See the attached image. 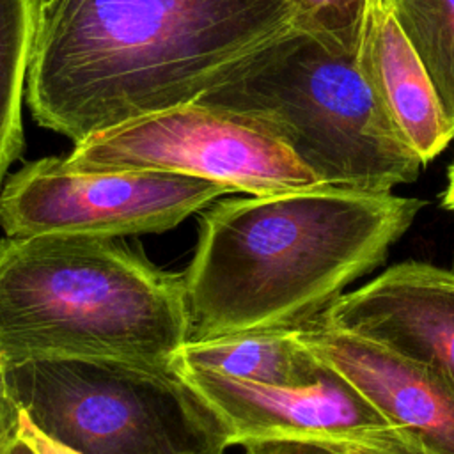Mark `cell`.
<instances>
[{
	"label": "cell",
	"instance_id": "obj_10",
	"mask_svg": "<svg viewBox=\"0 0 454 454\" xmlns=\"http://www.w3.org/2000/svg\"><path fill=\"white\" fill-rule=\"evenodd\" d=\"M317 319L427 364L454 383V270L422 261L388 266Z\"/></svg>",
	"mask_w": 454,
	"mask_h": 454
},
{
	"label": "cell",
	"instance_id": "obj_4",
	"mask_svg": "<svg viewBox=\"0 0 454 454\" xmlns=\"http://www.w3.org/2000/svg\"><path fill=\"white\" fill-rule=\"evenodd\" d=\"M197 103L262 126L323 184L392 192L415 181L422 167L355 57L296 27L238 60Z\"/></svg>",
	"mask_w": 454,
	"mask_h": 454
},
{
	"label": "cell",
	"instance_id": "obj_2",
	"mask_svg": "<svg viewBox=\"0 0 454 454\" xmlns=\"http://www.w3.org/2000/svg\"><path fill=\"white\" fill-rule=\"evenodd\" d=\"M424 206L330 184L213 204L183 273L190 340L314 321L387 259Z\"/></svg>",
	"mask_w": 454,
	"mask_h": 454
},
{
	"label": "cell",
	"instance_id": "obj_7",
	"mask_svg": "<svg viewBox=\"0 0 454 454\" xmlns=\"http://www.w3.org/2000/svg\"><path fill=\"white\" fill-rule=\"evenodd\" d=\"M227 184L158 170H74L60 156L25 163L0 190L5 236L154 234L179 225Z\"/></svg>",
	"mask_w": 454,
	"mask_h": 454
},
{
	"label": "cell",
	"instance_id": "obj_16",
	"mask_svg": "<svg viewBox=\"0 0 454 454\" xmlns=\"http://www.w3.org/2000/svg\"><path fill=\"white\" fill-rule=\"evenodd\" d=\"M328 447L339 454H427V450L403 429H395L392 433L364 442H349Z\"/></svg>",
	"mask_w": 454,
	"mask_h": 454
},
{
	"label": "cell",
	"instance_id": "obj_17",
	"mask_svg": "<svg viewBox=\"0 0 454 454\" xmlns=\"http://www.w3.org/2000/svg\"><path fill=\"white\" fill-rule=\"evenodd\" d=\"M23 411L9 387L7 372L0 367V452L20 438Z\"/></svg>",
	"mask_w": 454,
	"mask_h": 454
},
{
	"label": "cell",
	"instance_id": "obj_12",
	"mask_svg": "<svg viewBox=\"0 0 454 454\" xmlns=\"http://www.w3.org/2000/svg\"><path fill=\"white\" fill-rule=\"evenodd\" d=\"M176 367L211 371L227 378L298 387L319 380L325 369L291 330L245 332L207 340H188L174 355Z\"/></svg>",
	"mask_w": 454,
	"mask_h": 454
},
{
	"label": "cell",
	"instance_id": "obj_11",
	"mask_svg": "<svg viewBox=\"0 0 454 454\" xmlns=\"http://www.w3.org/2000/svg\"><path fill=\"white\" fill-rule=\"evenodd\" d=\"M355 62L380 108L422 165L447 149L454 124L387 0H369Z\"/></svg>",
	"mask_w": 454,
	"mask_h": 454
},
{
	"label": "cell",
	"instance_id": "obj_21",
	"mask_svg": "<svg viewBox=\"0 0 454 454\" xmlns=\"http://www.w3.org/2000/svg\"><path fill=\"white\" fill-rule=\"evenodd\" d=\"M442 206L454 213V161L450 163V167L447 170V184H445V190L442 195Z\"/></svg>",
	"mask_w": 454,
	"mask_h": 454
},
{
	"label": "cell",
	"instance_id": "obj_19",
	"mask_svg": "<svg viewBox=\"0 0 454 454\" xmlns=\"http://www.w3.org/2000/svg\"><path fill=\"white\" fill-rule=\"evenodd\" d=\"M20 436L35 450V454H76L74 450L53 442L46 434H43L23 413L21 419V427H20Z\"/></svg>",
	"mask_w": 454,
	"mask_h": 454
},
{
	"label": "cell",
	"instance_id": "obj_20",
	"mask_svg": "<svg viewBox=\"0 0 454 454\" xmlns=\"http://www.w3.org/2000/svg\"><path fill=\"white\" fill-rule=\"evenodd\" d=\"M225 447H227V445H225L222 440H213V442H207V443H204V445L192 447V449H184V450L172 452V454H223Z\"/></svg>",
	"mask_w": 454,
	"mask_h": 454
},
{
	"label": "cell",
	"instance_id": "obj_18",
	"mask_svg": "<svg viewBox=\"0 0 454 454\" xmlns=\"http://www.w3.org/2000/svg\"><path fill=\"white\" fill-rule=\"evenodd\" d=\"M243 447L245 454H339L328 445L312 442H261Z\"/></svg>",
	"mask_w": 454,
	"mask_h": 454
},
{
	"label": "cell",
	"instance_id": "obj_6",
	"mask_svg": "<svg viewBox=\"0 0 454 454\" xmlns=\"http://www.w3.org/2000/svg\"><path fill=\"white\" fill-rule=\"evenodd\" d=\"M74 170H158L202 177L248 195L323 184L273 133L197 101L103 129L64 156Z\"/></svg>",
	"mask_w": 454,
	"mask_h": 454
},
{
	"label": "cell",
	"instance_id": "obj_9",
	"mask_svg": "<svg viewBox=\"0 0 454 454\" xmlns=\"http://www.w3.org/2000/svg\"><path fill=\"white\" fill-rule=\"evenodd\" d=\"M294 335L321 369L344 380L427 454H454V383L440 371L317 317Z\"/></svg>",
	"mask_w": 454,
	"mask_h": 454
},
{
	"label": "cell",
	"instance_id": "obj_1",
	"mask_svg": "<svg viewBox=\"0 0 454 454\" xmlns=\"http://www.w3.org/2000/svg\"><path fill=\"white\" fill-rule=\"evenodd\" d=\"M289 27L286 0H46L25 99L78 144L197 101Z\"/></svg>",
	"mask_w": 454,
	"mask_h": 454
},
{
	"label": "cell",
	"instance_id": "obj_22",
	"mask_svg": "<svg viewBox=\"0 0 454 454\" xmlns=\"http://www.w3.org/2000/svg\"><path fill=\"white\" fill-rule=\"evenodd\" d=\"M0 454H35V450L20 436L12 443H9Z\"/></svg>",
	"mask_w": 454,
	"mask_h": 454
},
{
	"label": "cell",
	"instance_id": "obj_5",
	"mask_svg": "<svg viewBox=\"0 0 454 454\" xmlns=\"http://www.w3.org/2000/svg\"><path fill=\"white\" fill-rule=\"evenodd\" d=\"M5 372L25 417L76 454H172L222 440L176 374L78 358Z\"/></svg>",
	"mask_w": 454,
	"mask_h": 454
},
{
	"label": "cell",
	"instance_id": "obj_14",
	"mask_svg": "<svg viewBox=\"0 0 454 454\" xmlns=\"http://www.w3.org/2000/svg\"><path fill=\"white\" fill-rule=\"evenodd\" d=\"M454 124V0H387Z\"/></svg>",
	"mask_w": 454,
	"mask_h": 454
},
{
	"label": "cell",
	"instance_id": "obj_15",
	"mask_svg": "<svg viewBox=\"0 0 454 454\" xmlns=\"http://www.w3.org/2000/svg\"><path fill=\"white\" fill-rule=\"evenodd\" d=\"M293 27L319 37L339 53L355 57L369 0H286Z\"/></svg>",
	"mask_w": 454,
	"mask_h": 454
},
{
	"label": "cell",
	"instance_id": "obj_8",
	"mask_svg": "<svg viewBox=\"0 0 454 454\" xmlns=\"http://www.w3.org/2000/svg\"><path fill=\"white\" fill-rule=\"evenodd\" d=\"M174 374L206 410L223 443L312 442L339 445L395 431L344 380L325 371L309 385L286 387L176 367Z\"/></svg>",
	"mask_w": 454,
	"mask_h": 454
},
{
	"label": "cell",
	"instance_id": "obj_3",
	"mask_svg": "<svg viewBox=\"0 0 454 454\" xmlns=\"http://www.w3.org/2000/svg\"><path fill=\"white\" fill-rule=\"evenodd\" d=\"M188 340L183 273L122 238L0 239V367L78 358L174 374Z\"/></svg>",
	"mask_w": 454,
	"mask_h": 454
},
{
	"label": "cell",
	"instance_id": "obj_13",
	"mask_svg": "<svg viewBox=\"0 0 454 454\" xmlns=\"http://www.w3.org/2000/svg\"><path fill=\"white\" fill-rule=\"evenodd\" d=\"M46 0H0V188L23 154L21 105Z\"/></svg>",
	"mask_w": 454,
	"mask_h": 454
}]
</instances>
